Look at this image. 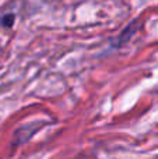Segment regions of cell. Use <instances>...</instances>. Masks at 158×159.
I'll return each mask as SVG.
<instances>
[{
	"instance_id": "6da1fadb",
	"label": "cell",
	"mask_w": 158,
	"mask_h": 159,
	"mask_svg": "<svg viewBox=\"0 0 158 159\" xmlns=\"http://www.w3.org/2000/svg\"><path fill=\"white\" fill-rule=\"evenodd\" d=\"M14 18H16L14 14H6V16L2 17V25L6 28H11L14 24Z\"/></svg>"
}]
</instances>
